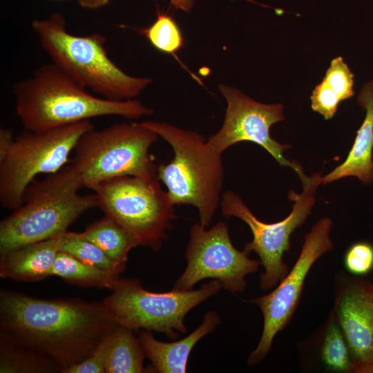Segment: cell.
<instances>
[{"label": "cell", "instance_id": "obj_1", "mask_svg": "<svg viewBox=\"0 0 373 373\" xmlns=\"http://www.w3.org/2000/svg\"><path fill=\"white\" fill-rule=\"evenodd\" d=\"M117 325L103 302L0 291V334L44 352L62 372L92 354Z\"/></svg>", "mask_w": 373, "mask_h": 373}, {"label": "cell", "instance_id": "obj_20", "mask_svg": "<svg viewBox=\"0 0 373 373\" xmlns=\"http://www.w3.org/2000/svg\"><path fill=\"white\" fill-rule=\"evenodd\" d=\"M82 233L112 260L124 265L130 251L140 246L127 229L106 215L88 224Z\"/></svg>", "mask_w": 373, "mask_h": 373}, {"label": "cell", "instance_id": "obj_4", "mask_svg": "<svg viewBox=\"0 0 373 373\" xmlns=\"http://www.w3.org/2000/svg\"><path fill=\"white\" fill-rule=\"evenodd\" d=\"M31 28L51 62L77 83L113 101L134 99L153 79L126 73L111 60L106 38L99 32L79 36L69 32L64 15L54 12L35 19Z\"/></svg>", "mask_w": 373, "mask_h": 373}, {"label": "cell", "instance_id": "obj_30", "mask_svg": "<svg viewBox=\"0 0 373 373\" xmlns=\"http://www.w3.org/2000/svg\"><path fill=\"white\" fill-rule=\"evenodd\" d=\"M112 0H77L84 9L95 10L108 5Z\"/></svg>", "mask_w": 373, "mask_h": 373}, {"label": "cell", "instance_id": "obj_27", "mask_svg": "<svg viewBox=\"0 0 373 373\" xmlns=\"http://www.w3.org/2000/svg\"><path fill=\"white\" fill-rule=\"evenodd\" d=\"M310 99L312 110L319 113L325 119L333 117L341 102L336 94L323 79L313 90Z\"/></svg>", "mask_w": 373, "mask_h": 373}, {"label": "cell", "instance_id": "obj_6", "mask_svg": "<svg viewBox=\"0 0 373 373\" xmlns=\"http://www.w3.org/2000/svg\"><path fill=\"white\" fill-rule=\"evenodd\" d=\"M158 135L142 122L116 123L94 128L79 139L73 164L84 186L93 190L100 182L122 176L157 177V165L149 152Z\"/></svg>", "mask_w": 373, "mask_h": 373}, {"label": "cell", "instance_id": "obj_23", "mask_svg": "<svg viewBox=\"0 0 373 373\" xmlns=\"http://www.w3.org/2000/svg\"><path fill=\"white\" fill-rule=\"evenodd\" d=\"M59 251L68 254L79 261L101 269L120 275L126 265L109 258L95 243L81 233L66 231L59 237Z\"/></svg>", "mask_w": 373, "mask_h": 373}, {"label": "cell", "instance_id": "obj_12", "mask_svg": "<svg viewBox=\"0 0 373 373\" xmlns=\"http://www.w3.org/2000/svg\"><path fill=\"white\" fill-rule=\"evenodd\" d=\"M332 221L319 220L306 234L299 256L292 269L270 293L251 299L262 314L263 328L256 349L249 354L247 363H259L269 353L276 334L290 322L298 305L305 279L314 264L333 249L330 237Z\"/></svg>", "mask_w": 373, "mask_h": 373}, {"label": "cell", "instance_id": "obj_28", "mask_svg": "<svg viewBox=\"0 0 373 373\" xmlns=\"http://www.w3.org/2000/svg\"><path fill=\"white\" fill-rule=\"evenodd\" d=\"M109 334L102 341L92 354L66 368L62 373H106L105 362Z\"/></svg>", "mask_w": 373, "mask_h": 373}, {"label": "cell", "instance_id": "obj_7", "mask_svg": "<svg viewBox=\"0 0 373 373\" xmlns=\"http://www.w3.org/2000/svg\"><path fill=\"white\" fill-rule=\"evenodd\" d=\"M221 288L213 280L198 289L153 292L144 289L137 278H119L102 302L117 324L133 331L163 333L173 340L187 332L184 323L187 313Z\"/></svg>", "mask_w": 373, "mask_h": 373}, {"label": "cell", "instance_id": "obj_11", "mask_svg": "<svg viewBox=\"0 0 373 373\" xmlns=\"http://www.w3.org/2000/svg\"><path fill=\"white\" fill-rule=\"evenodd\" d=\"M205 228L200 222L191 227L185 251L187 265L173 289H192L201 280L213 278L231 294L243 292L245 276L257 271L261 262L249 258L246 252L233 245L224 222Z\"/></svg>", "mask_w": 373, "mask_h": 373}, {"label": "cell", "instance_id": "obj_21", "mask_svg": "<svg viewBox=\"0 0 373 373\" xmlns=\"http://www.w3.org/2000/svg\"><path fill=\"white\" fill-rule=\"evenodd\" d=\"M52 276L81 287L111 290L120 278L118 274L85 264L63 251H59L56 258Z\"/></svg>", "mask_w": 373, "mask_h": 373}, {"label": "cell", "instance_id": "obj_19", "mask_svg": "<svg viewBox=\"0 0 373 373\" xmlns=\"http://www.w3.org/2000/svg\"><path fill=\"white\" fill-rule=\"evenodd\" d=\"M133 330L117 324L108 336L106 373H140L146 357Z\"/></svg>", "mask_w": 373, "mask_h": 373}, {"label": "cell", "instance_id": "obj_29", "mask_svg": "<svg viewBox=\"0 0 373 373\" xmlns=\"http://www.w3.org/2000/svg\"><path fill=\"white\" fill-rule=\"evenodd\" d=\"M13 132L9 128L0 130V160H2L10 151L14 140Z\"/></svg>", "mask_w": 373, "mask_h": 373}, {"label": "cell", "instance_id": "obj_25", "mask_svg": "<svg viewBox=\"0 0 373 373\" xmlns=\"http://www.w3.org/2000/svg\"><path fill=\"white\" fill-rule=\"evenodd\" d=\"M354 75L342 57H337L331 61L324 80L336 94L341 101L354 96Z\"/></svg>", "mask_w": 373, "mask_h": 373}, {"label": "cell", "instance_id": "obj_24", "mask_svg": "<svg viewBox=\"0 0 373 373\" xmlns=\"http://www.w3.org/2000/svg\"><path fill=\"white\" fill-rule=\"evenodd\" d=\"M148 41L157 50L175 55L184 46V39L176 22L166 14H159L156 20L142 30Z\"/></svg>", "mask_w": 373, "mask_h": 373}, {"label": "cell", "instance_id": "obj_5", "mask_svg": "<svg viewBox=\"0 0 373 373\" xmlns=\"http://www.w3.org/2000/svg\"><path fill=\"white\" fill-rule=\"evenodd\" d=\"M142 123L172 147L173 160L157 165V178L165 184L173 204H190L199 212L200 223L209 225L220 203L224 180L221 155L200 133L166 122Z\"/></svg>", "mask_w": 373, "mask_h": 373}, {"label": "cell", "instance_id": "obj_26", "mask_svg": "<svg viewBox=\"0 0 373 373\" xmlns=\"http://www.w3.org/2000/svg\"><path fill=\"white\" fill-rule=\"evenodd\" d=\"M345 267L356 276L366 275L373 269V246L367 242L352 245L344 256Z\"/></svg>", "mask_w": 373, "mask_h": 373}, {"label": "cell", "instance_id": "obj_18", "mask_svg": "<svg viewBox=\"0 0 373 373\" xmlns=\"http://www.w3.org/2000/svg\"><path fill=\"white\" fill-rule=\"evenodd\" d=\"M62 367L50 356L0 334V373H57Z\"/></svg>", "mask_w": 373, "mask_h": 373}, {"label": "cell", "instance_id": "obj_10", "mask_svg": "<svg viewBox=\"0 0 373 373\" xmlns=\"http://www.w3.org/2000/svg\"><path fill=\"white\" fill-rule=\"evenodd\" d=\"M303 183V191L298 194L289 193L294 202L289 215L281 221L266 223L258 220L233 191L228 190L222 197L221 210L224 216H235L244 221L250 228L253 240L245 245L244 251L258 254L264 268L260 276V288L270 289L276 287L287 274L289 267L283 261V255L290 248L291 234L309 216L315 203L314 193L322 183L321 173L307 176L303 172L298 175Z\"/></svg>", "mask_w": 373, "mask_h": 373}, {"label": "cell", "instance_id": "obj_16", "mask_svg": "<svg viewBox=\"0 0 373 373\" xmlns=\"http://www.w3.org/2000/svg\"><path fill=\"white\" fill-rule=\"evenodd\" d=\"M358 104L365 111L364 120L357 131L353 146L346 160L332 171L322 177L327 184L347 176H354L364 184L373 182V81L363 85L357 97Z\"/></svg>", "mask_w": 373, "mask_h": 373}, {"label": "cell", "instance_id": "obj_8", "mask_svg": "<svg viewBox=\"0 0 373 373\" xmlns=\"http://www.w3.org/2000/svg\"><path fill=\"white\" fill-rule=\"evenodd\" d=\"M157 177L122 176L104 180L93 190L98 207L137 240L139 245L158 251L176 218L169 195Z\"/></svg>", "mask_w": 373, "mask_h": 373}, {"label": "cell", "instance_id": "obj_9", "mask_svg": "<svg viewBox=\"0 0 373 373\" xmlns=\"http://www.w3.org/2000/svg\"><path fill=\"white\" fill-rule=\"evenodd\" d=\"M93 128L90 120H85L44 131L26 130L15 137L0 160L1 206L12 211L19 207L35 177L63 168L80 137Z\"/></svg>", "mask_w": 373, "mask_h": 373}, {"label": "cell", "instance_id": "obj_13", "mask_svg": "<svg viewBox=\"0 0 373 373\" xmlns=\"http://www.w3.org/2000/svg\"><path fill=\"white\" fill-rule=\"evenodd\" d=\"M219 90L227 101L223 124L219 131L207 141L214 151L222 154L229 146L243 141L260 145L282 166H290L298 174L303 169L288 161L283 151L290 148L271 137V126L285 119L282 104L256 102L232 86L220 84Z\"/></svg>", "mask_w": 373, "mask_h": 373}, {"label": "cell", "instance_id": "obj_32", "mask_svg": "<svg viewBox=\"0 0 373 373\" xmlns=\"http://www.w3.org/2000/svg\"><path fill=\"white\" fill-rule=\"evenodd\" d=\"M372 373H373V370H372Z\"/></svg>", "mask_w": 373, "mask_h": 373}, {"label": "cell", "instance_id": "obj_14", "mask_svg": "<svg viewBox=\"0 0 373 373\" xmlns=\"http://www.w3.org/2000/svg\"><path fill=\"white\" fill-rule=\"evenodd\" d=\"M332 314L347 342L354 373L373 370V283L340 271Z\"/></svg>", "mask_w": 373, "mask_h": 373}, {"label": "cell", "instance_id": "obj_22", "mask_svg": "<svg viewBox=\"0 0 373 373\" xmlns=\"http://www.w3.org/2000/svg\"><path fill=\"white\" fill-rule=\"evenodd\" d=\"M322 332L319 355L325 369L334 372L354 373L347 342L332 313Z\"/></svg>", "mask_w": 373, "mask_h": 373}, {"label": "cell", "instance_id": "obj_31", "mask_svg": "<svg viewBox=\"0 0 373 373\" xmlns=\"http://www.w3.org/2000/svg\"><path fill=\"white\" fill-rule=\"evenodd\" d=\"M195 0H170L172 5L176 8L184 12H190L193 8Z\"/></svg>", "mask_w": 373, "mask_h": 373}, {"label": "cell", "instance_id": "obj_15", "mask_svg": "<svg viewBox=\"0 0 373 373\" xmlns=\"http://www.w3.org/2000/svg\"><path fill=\"white\" fill-rule=\"evenodd\" d=\"M219 315L209 311L203 316L200 325L186 337L174 342H162L151 331L140 330L139 340L153 370L160 373H184L189 356L194 345L204 336L213 332L220 323Z\"/></svg>", "mask_w": 373, "mask_h": 373}, {"label": "cell", "instance_id": "obj_2", "mask_svg": "<svg viewBox=\"0 0 373 373\" xmlns=\"http://www.w3.org/2000/svg\"><path fill=\"white\" fill-rule=\"evenodd\" d=\"M15 113L26 130L48 131L97 117L135 119L153 114L140 101H113L96 97L52 62L12 86Z\"/></svg>", "mask_w": 373, "mask_h": 373}, {"label": "cell", "instance_id": "obj_3", "mask_svg": "<svg viewBox=\"0 0 373 373\" xmlns=\"http://www.w3.org/2000/svg\"><path fill=\"white\" fill-rule=\"evenodd\" d=\"M83 186L73 163L31 182L21 204L0 222V255L58 237L86 211L98 207L95 193H78Z\"/></svg>", "mask_w": 373, "mask_h": 373}, {"label": "cell", "instance_id": "obj_17", "mask_svg": "<svg viewBox=\"0 0 373 373\" xmlns=\"http://www.w3.org/2000/svg\"><path fill=\"white\" fill-rule=\"evenodd\" d=\"M59 237L31 243L0 255V277L36 282L51 276L60 251Z\"/></svg>", "mask_w": 373, "mask_h": 373}]
</instances>
